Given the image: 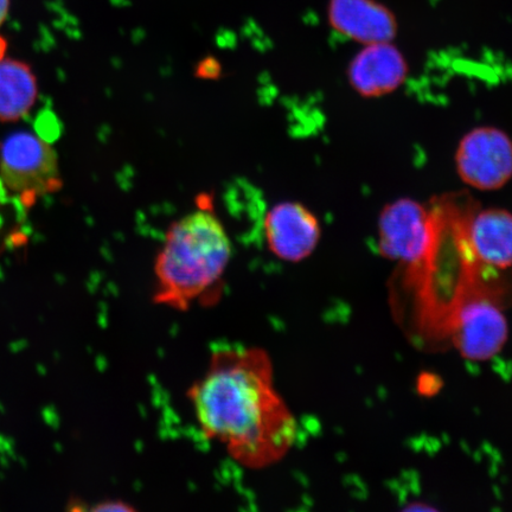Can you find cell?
<instances>
[{
    "label": "cell",
    "mask_w": 512,
    "mask_h": 512,
    "mask_svg": "<svg viewBox=\"0 0 512 512\" xmlns=\"http://www.w3.org/2000/svg\"><path fill=\"white\" fill-rule=\"evenodd\" d=\"M409 72L406 57L392 42L370 44L349 64L348 80L362 98H381L398 91Z\"/></svg>",
    "instance_id": "8"
},
{
    "label": "cell",
    "mask_w": 512,
    "mask_h": 512,
    "mask_svg": "<svg viewBox=\"0 0 512 512\" xmlns=\"http://www.w3.org/2000/svg\"><path fill=\"white\" fill-rule=\"evenodd\" d=\"M454 160L459 178L469 187L502 189L512 178V139L497 127L473 128L460 140Z\"/></svg>",
    "instance_id": "6"
},
{
    "label": "cell",
    "mask_w": 512,
    "mask_h": 512,
    "mask_svg": "<svg viewBox=\"0 0 512 512\" xmlns=\"http://www.w3.org/2000/svg\"><path fill=\"white\" fill-rule=\"evenodd\" d=\"M188 400L201 433L248 470L283 460L297 438V420L275 383L272 357L254 345L211 352Z\"/></svg>",
    "instance_id": "1"
},
{
    "label": "cell",
    "mask_w": 512,
    "mask_h": 512,
    "mask_svg": "<svg viewBox=\"0 0 512 512\" xmlns=\"http://www.w3.org/2000/svg\"><path fill=\"white\" fill-rule=\"evenodd\" d=\"M233 256L223 223L196 210L171 224L153 264L152 302L177 312L217 297Z\"/></svg>",
    "instance_id": "2"
},
{
    "label": "cell",
    "mask_w": 512,
    "mask_h": 512,
    "mask_svg": "<svg viewBox=\"0 0 512 512\" xmlns=\"http://www.w3.org/2000/svg\"><path fill=\"white\" fill-rule=\"evenodd\" d=\"M0 178L14 194L30 200L53 194L62 188L59 156L34 133L12 134L0 149Z\"/></svg>",
    "instance_id": "5"
},
{
    "label": "cell",
    "mask_w": 512,
    "mask_h": 512,
    "mask_svg": "<svg viewBox=\"0 0 512 512\" xmlns=\"http://www.w3.org/2000/svg\"><path fill=\"white\" fill-rule=\"evenodd\" d=\"M93 510H95V511H126V510H132V508L126 507V505L121 502L107 501V502L100 503L98 505V507H94Z\"/></svg>",
    "instance_id": "12"
},
{
    "label": "cell",
    "mask_w": 512,
    "mask_h": 512,
    "mask_svg": "<svg viewBox=\"0 0 512 512\" xmlns=\"http://www.w3.org/2000/svg\"><path fill=\"white\" fill-rule=\"evenodd\" d=\"M10 4V0H0V27H2L9 16Z\"/></svg>",
    "instance_id": "13"
},
{
    "label": "cell",
    "mask_w": 512,
    "mask_h": 512,
    "mask_svg": "<svg viewBox=\"0 0 512 512\" xmlns=\"http://www.w3.org/2000/svg\"><path fill=\"white\" fill-rule=\"evenodd\" d=\"M328 19L339 35L364 46L392 42L398 34L393 12L376 0H330Z\"/></svg>",
    "instance_id": "9"
},
{
    "label": "cell",
    "mask_w": 512,
    "mask_h": 512,
    "mask_svg": "<svg viewBox=\"0 0 512 512\" xmlns=\"http://www.w3.org/2000/svg\"><path fill=\"white\" fill-rule=\"evenodd\" d=\"M264 235L268 251L275 258L299 264L315 253L322 239V226L303 203L286 201L267 211Z\"/></svg>",
    "instance_id": "7"
},
{
    "label": "cell",
    "mask_w": 512,
    "mask_h": 512,
    "mask_svg": "<svg viewBox=\"0 0 512 512\" xmlns=\"http://www.w3.org/2000/svg\"><path fill=\"white\" fill-rule=\"evenodd\" d=\"M466 252L471 260L491 270L512 267V213L502 208L477 211L467 221Z\"/></svg>",
    "instance_id": "10"
},
{
    "label": "cell",
    "mask_w": 512,
    "mask_h": 512,
    "mask_svg": "<svg viewBox=\"0 0 512 512\" xmlns=\"http://www.w3.org/2000/svg\"><path fill=\"white\" fill-rule=\"evenodd\" d=\"M4 51H5V42H4L3 38L0 37V59H3Z\"/></svg>",
    "instance_id": "14"
},
{
    "label": "cell",
    "mask_w": 512,
    "mask_h": 512,
    "mask_svg": "<svg viewBox=\"0 0 512 512\" xmlns=\"http://www.w3.org/2000/svg\"><path fill=\"white\" fill-rule=\"evenodd\" d=\"M38 82L28 63L0 59V123L27 117L36 105Z\"/></svg>",
    "instance_id": "11"
},
{
    "label": "cell",
    "mask_w": 512,
    "mask_h": 512,
    "mask_svg": "<svg viewBox=\"0 0 512 512\" xmlns=\"http://www.w3.org/2000/svg\"><path fill=\"white\" fill-rule=\"evenodd\" d=\"M438 222L424 204L399 198L387 204L379 217V251L383 258L408 266H424L437 247Z\"/></svg>",
    "instance_id": "4"
},
{
    "label": "cell",
    "mask_w": 512,
    "mask_h": 512,
    "mask_svg": "<svg viewBox=\"0 0 512 512\" xmlns=\"http://www.w3.org/2000/svg\"><path fill=\"white\" fill-rule=\"evenodd\" d=\"M467 284L448 313V334L467 361L496 357L508 342L509 325L494 294Z\"/></svg>",
    "instance_id": "3"
}]
</instances>
